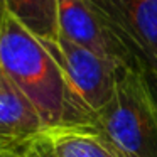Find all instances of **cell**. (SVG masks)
<instances>
[{
	"label": "cell",
	"mask_w": 157,
	"mask_h": 157,
	"mask_svg": "<svg viewBox=\"0 0 157 157\" xmlns=\"http://www.w3.org/2000/svg\"><path fill=\"white\" fill-rule=\"evenodd\" d=\"M0 71L34 105L46 128L63 123L64 81L46 46L10 14L0 15Z\"/></svg>",
	"instance_id": "6da1fadb"
},
{
	"label": "cell",
	"mask_w": 157,
	"mask_h": 157,
	"mask_svg": "<svg viewBox=\"0 0 157 157\" xmlns=\"http://www.w3.org/2000/svg\"><path fill=\"white\" fill-rule=\"evenodd\" d=\"M58 63L64 81V113L61 125H93L101 108L112 100L123 66H118L61 34L42 41Z\"/></svg>",
	"instance_id": "7a4b0ae2"
},
{
	"label": "cell",
	"mask_w": 157,
	"mask_h": 157,
	"mask_svg": "<svg viewBox=\"0 0 157 157\" xmlns=\"http://www.w3.org/2000/svg\"><path fill=\"white\" fill-rule=\"evenodd\" d=\"M93 127L122 157H157V103L142 71L120 73L115 93Z\"/></svg>",
	"instance_id": "3957f363"
},
{
	"label": "cell",
	"mask_w": 157,
	"mask_h": 157,
	"mask_svg": "<svg viewBox=\"0 0 157 157\" xmlns=\"http://www.w3.org/2000/svg\"><path fill=\"white\" fill-rule=\"evenodd\" d=\"M142 73H157V0H91Z\"/></svg>",
	"instance_id": "277c9868"
},
{
	"label": "cell",
	"mask_w": 157,
	"mask_h": 157,
	"mask_svg": "<svg viewBox=\"0 0 157 157\" xmlns=\"http://www.w3.org/2000/svg\"><path fill=\"white\" fill-rule=\"evenodd\" d=\"M58 25L68 41L118 66L137 69L91 0H58Z\"/></svg>",
	"instance_id": "5b68a950"
},
{
	"label": "cell",
	"mask_w": 157,
	"mask_h": 157,
	"mask_svg": "<svg viewBox=\"0 0 157 157\" xmlns=\"http://www.w3.org/2000/svg\"><path fill=\"white\" fill-rule=\"evenodd\" d=\"M46 130L37 110L0 71V142L29 145Z\"/></svg>",
	"instance_id": "8992f818"
},
{
	"label": "cell",
	"mask_w": 157,
	"mask_h": 157,
	"mask_svg": "<svg viewBox=\"0 0 157 157\" xmlns=\"http://www.w3.org/2000/svg\"><path fill=\"white\" fill-rule=\"evenodd\" d=\"M41 137L56 157H122L93 125H56Z\"/></svg>",
	"instance_id": "52a82bcc"
},
{
	"label": "cell",
	"mask_w": 157,
	"mask_h": 157,
	"mask_svg": "<svg viewBox=\"0 0 157 157\" xmlns=\"http://www.w3.org/2000/svg\"><path fill=\"white\" fill-rule=\"evenodd\" d=\"M0 12L10 14L37 39L54 41L59 36L58 0H0Z\"/></svg>",
	"instance_id": "ba28073f"
},
{
	"label": "cell",
	"mask_w": 157,
	"mask_h": 157,
	"mask_svg": "<svg viewBox=\"0 0 157 157\" xmlns=\"http://www.w3.org/2000/svg\"><path fill=\"white\" fill-rule=\"evenodd\" d=\"M24 157H56L54 154L49 150V147L46 145V142L42 140V137L39 135L36 140H32L25 149Z\"/></svg>",
	"instance_id": "9c48e42d"
},
{
	"label": "cell",
	"mask_w": 157,
	"mask_h": 157,
	"mask_svg": "<svg viewBox=\"0 0 157 157\" xmlns=\"http://www.w3.org/2000/svg\"><path fill=\"white\" fill-rule=\"evenodd\" d=\"M27 145H10L0 142V157H24Z\"/></svg>",
	"instance_id": "30bf717a"
},
{
	"label": "cell",
	"mask_w": 157,
	"mask_h": 157,
	"mask_svg": "<svg viewBox=\"0 0 157 157\" xmlns=\"http://www.w3.org/2000/svg\"><path fill=\"white\" fill-rule=\"evenodd\" d=\"M144 78H145V83L149 86V91L152 95L154 101L157 103V73H144Z\"/></svg>",
	"instance_id": "8fae6325"
}]
</instances>
